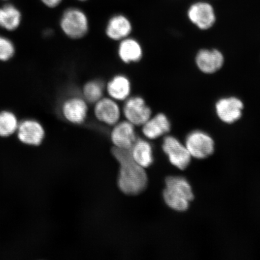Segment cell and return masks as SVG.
<instances>
[{"mask_svg":"<svg viewBox=\"0 0 260 260\" xmlns=\"http://www.w3.org/2000/svg\"><path fill=\"white\" fill-rule=\"evenodd\" d=\"M162 149L167 154L172 165L183 170L189 165L191 156L186 146L172 136H167L164 139Z\"/></svg>","mask_w":260,"mask_h":260,"instance_id":"8","label":"cell"},{"mask_svg":"<svg viewBox=\"0 0 260 260\" xmlns=\"http://www.w3.org/2000/svg\"><path fill=\"white\" fill-rule=\"evenodd\" d=\"M186 148L191 157L203 159L212 154L214 144L212 138L207 133L201 131H194L187 136L186 141Z\"/></svg>","mask_w":260,"mask_h":260,"instance_id":"6","label":"cell"},{"mask_svg":"<svg viewBox=\"0 0 260 260\" xmlns=\"http://www.w3.org/2000/svg\"><path fill=\"white\" fill-rule=\"evenodd\" d=\"M105 91L116 102H125L131 95V81L125 75H116L107 83Z\"/></svg>","mask_w":260,"mask_h":260,"instance_id":"14","label":"cell"},{"mask_svg":"<svg viewBox=\"0 0 260 260\" xmlns=\"http://www.w3.org/2000/svg\"><path fill=\"white\" fill-rule=\"evenodd\" d=\"M105 87L102 81L93 80L84 84L82 89V96L87 103L95 104L104 97Z\"/></svg>","mask_w":260,"mask_h":260,"instance_id":"21","label":"cell"},{"mask_svg":"<svg viewBox=\"0 0 260 260\" xmlns=\"http://www.w3.org/2000/svg\"><path fill=\"white\" fill-rule=\"evenodd\" d=\"M79 1H80V2H85V1H87V0H79Z\"/></svg>","mask_w":260,"mask_h":260,"instance_id":"24","label":"cell"},{"mask_svg":"<svg viewBox=\"0 0 260 260\" xmlns=\"http://www.w3.org/2000/svg\"><path fill=\"white\" fill-rule=\"evenodd\" d=\"M112 154L120 165L118 184L123 193L136 195L142 192L148 184L145 168L133 160L131 149L114 147Z\"/></svg>","mask_w":260,"mask_h":260,"instance_id":"1","label":"cell"},{"mask_svg":"<svg viewBox=\"0 0 260 260\" xmlns=\"http://www.w3.org/2000/svg\"><path fill=\"white\" fill-rule=\"evenodd\" d=\"M16 135L22 144L30 146L41 145L45 137V129L41 123L34 119L19 122Z\"/></svg>","mask_w":260,"mask_h":260,"instance_id":"9","label":"cell"},{"mask_svg":"<svg viewBox=\"0 0 260 260\" xmlns=\"http://www.w3.org/2000/svg\"><path fill=\"white\" fill-rule=\"evenodd\" d=\"M22 21V14L15 6L8 4L0 8V27L13 31L18 29Z\"/></svg>","mask_w":260,"mask_h":260,"instance_id":"18","label":"cell"},{"mask_svg":"<svg viewBox=\"0 0 260 260\" xmlns=\"http://www.w3.org/2000/svg\"><path fill=\"white\" fill-rule=\"evenodd\" d=\"M88 104L82 96L68 97L61 103V115L68 122L81 124L86 121L88 115Z\"/></svg>","mask_w":260,"mask_h":260,"instance_id":"5","label":"cell"},{"mask_svg":"<svg viewBox=\"0 0 260 260\" xmlns=\"http://www.w3.org/2000/svg\"><path fill=\"white\" fill-rule=\"evenodd\" d=\"M243 105L241 100L236 97L221 99L216 103L217 116L224 122L232 123L242 116Z\"/></svg>","mask_w":260,"mask_h":260,"instance_id":"12","label":"cell"},{"mask_svg":"<svg viewBox=\"0 0 260 260\" xmlns=\"http://www.w3.org/2000/svg\"><path fill=\"white\" fill-rule=\"evenodd\" d=\"M60 27L64 35L71 40H79L89 31L88 18L82 10L76 8L67 9L60 20Z\"/></svg>","mask_w":260,"mask_h":260,"instance_id":"3","label":"cell"},{"mask_svg":"<svg viewBox=\"0 0 260 260\" xmlns=\"http://www.w3.org/2000/svg\"><path fill=\"white\" fill-rule=\"evenodd\" d=\"M122 114L126 121L135 126H142L151 118L152 111L145 100L140 96L129 97L125 101Z\"/></svg>","mask_w":260,"mask_h":260,"instance_id":"4","label":"cell"},{"mask_svg":"<svg viewBox=\"0 0 260 260\" xmlns=\"http://www.w3.org/2000/svg\"><path fill=\"white\" fill-rule=\"evenodd\" d=\"M19 121L17 116L10 110L0 112V137L8 138L15 134Z\"/></svg>","mask_w":260,"mask_h":260,"instance_id":"20","label":"cell"},{"mask_svg":"<svg viewBox=\"0 0 260 260\" xmlns=\"http://www.w3.org/2000/svg\"><path fill=\"white\" fill-rule=\"evenodd\" d=\"M164 197L166 203L171 209L182 211L188 209L190 201L193 200V194L186 179L170 177L166 180Z\"/></svg>","mask_w":260,"mask_h":260,"instance_id":"2","label":"cell"},{"mask_svg":"<svg viewBox=\"0 0 260 260\" xmlns=\"http://www.w3.org/2000/svg\"><path fill=\"white\" fill-rule=\"evenodd\" d=\"M224 62L222 53L216 50H202L198 53L196 63L199 69L206 74H212L220 69Z\"/></svg>","mask_w":260,"mask_h":260,"instance_id":"15","label":"cell"},{"mask_svg":"<svg viewBox=\"0 0 260 260\" xmlns=\"http://www.w3.org/2000/svg\"><path fill=\"white\" fill-rule=\"evenodd\" d=\"M15 53L14 42L4 36L0 35V61H8L14 57Z\"/></svg>","mask_w":260,"mask_h":260,"instance_id":"22","label":"cell"},{"mask_svg":"<svg viewBox=\"0 0 260 260\" xmlns=\"http://www.w3.org/2000/svg\"><path fill=\"white\" fill-rule=\"evenodd\" d=\"M133 27L131 21L126 16L118 14L109 19L106 28L107 38L114 41H121L129 37Z\"/></svg>","mask_w":260,"mask_h":260,"instance_id":"13","label":"cell"},{"mask_svg":"<svg viewBox=\"0 0 260 260\" xmlns=\"http://www.w3.org/2000/svg\"><path fill=\"white\" fill-rule=\"evenodd\" d=\"M131 151L133 160L142 168H148L153 162L152 146L145 140H136Z\"/></svg>","mask_w":260,"mask_h":260,"instance_id":"19","label":"cell"},{"mask_svg":"<svg viewBox=\"0 0 260 260\" xmlns=\"http://www.w3.org/2000/svg\"><path fill=\"white\" fill-rule=\"evenodd\" d=\"M188 16L193 24L202 30L211 28L216 21L212 6L205 2H198L191 5L188 11Z\"/></svg>","mask_w":260,"mask_h":260,"instance_id":"10","label":"cell"},{"mask_svg":"<svg viewBox=\"0 0 260 260\" xmlns=\"http://www.w3.org/2000/svg\"><path fill=\"white\" fill-rule=\"evenodd\" d=\"M93 113L98 121L113 126L119 122L122 109L115 100L109 96L103 97L94 104Z\"/></svg>","mask_w":260,"mask_h":260,"instance_id":"7","label":"cell"},{"mask_svg":"<svg viewBox=\"0 0 260 260\" xmlns=\"http://www.w3.org/2000/svg\"><path fill=\"white\" fill-rule=\"evenodd\" d=\"M171 129V123L167 116L158 113L151 117L142 125V133L149 139H155L167 134Z\"/></svg>","mask_w":260,"mask_h":260,"instance_id":"17","label":"cell"},{"mask_svg":"<svg viewBox=\"0 0 260 260\" xmlns=\"http://www.w3.org/2000/svg\"><path fill=\"white\" fill-rule=\"evenodd\" d=\"M113 126L111 140L115 147L131 149L138 139L135 126L127 121L118 122Z\"/></svg>","mask_w":260,"mask_h":260,"instance_id":"11","label":"cell"},{"mask_svg":"<svg viewBox=\"0 0 260 260\" xmlns=\"http://www.w3.org/2000/svg\"><path fill=\"white\" fill-rule=\"evenodd\" d=\"M118 54L120 60L124 63H138L142 59L143 50L137 40L128 37L119 42Z\"/></svg>","mask_w":260,"mask_h":260,"instance_id":"16","label":"cell"},{"mask_svg":"<svg viewBox=\"0 0 260 260\" xmlns=\"http://www.w3.org/2000/svg\"><path fill=\"white\" fill-rule=\"evenodd\" d=\"M49 8H55L59 6L62 0H41Z\"/></svg>","mask_w":260,"mask_h":260,"instance_id":"23","label":"cell"}]
</instances>
